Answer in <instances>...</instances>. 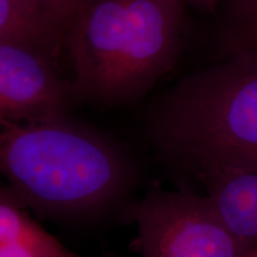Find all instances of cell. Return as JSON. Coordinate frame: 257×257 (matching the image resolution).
<instances>
[{"label": "cell", "instance_id": "cell-1", "mask_svg": "<svg viewBox=\"0 0 257 257\" xmlns=\"http://www.w3.org/2000/svg\"><path fill=\"white\" fill-rule=\"evenodd\" d=\"M184 11L178 0H92L66 38L74 98L107 106L142 98L178 60Z\"/></svg>", "mask_w": 257, "mask_h": 257}, {"label": "cell", "instance_id": "cell-2", "mask_svg": "<svg viewBox=\"0 0 257 257\" xmlns=\"http://www.w3.org/2000/svg\"><path fill=\"white\" fill-rule=\"evenodd\" d=\"M0 167L19 200L48 217L100 213L123 197L131 179L115 144L68 118L2 124Z\"/></svg>", "mask_w": 257, "mask_h": 257}, {"label": "cell", "instance_id": "cell-3", "mask_svg": "<svg viewBox=\"0 0 257 257\" xmlns=\"http://www.w3.org/2000/svg\"><path fill=\"white\" fill-rule=\"evenodd\" d=\"M152 136L197 176L257 169V56L231 55L185 76L161 99Z\"/></svg>", "mask_w": 257, "mask_h": 257}, {"label": "cell", "instance_id": "cell-4", "mask_svg": "<svg viewBox=\"0 0 257 257\" xmlns=\"http://www.w3.org/2000/svg\"><path fill=\"white\" fill-rule=\"evenodd\" d=\"M143 257H252L206 195L157 189L128 211Z\"/></svg>", "mask_w": 257, "mask_h": 257}, {"label": "cell", "instance_id": "cell-5", "mask_svg": "<svg viewBox=\"0 0 257 257\" xmlns=\"http://www.w3.org/2000/svg\"><path fill=\"white\" fill-rule=\"evenodd\" d=\"M73 100L72 85L60 79L53 60L27 48L0 44V123L66 119Z\"/></svg>", "mask_w": 257, "mask_h": 257}, {"label": "cell", "instance_id": "cell-6", "mask_svg": "<svg viewBox=\"0 0 257 257\" xmlns=\"http://www.w3.org/2000/svg\"><path fill=\"white\" fill-rule=\"evenodd\" d=\"M226 226L257 251V169H224L198 176Z\"/></svg>", "mask_w": 257, "mask_h": 257}, {"label": "cell", "instance_id": "cell-7", "mask_svg": "<svg viewBox=\"0 0 257 257\" xmlns=\"http://www.w3.org/2000/svg\"><path fill=\"white\" fill-rule=\"evenodd\" d=\"M67 34L40 0H0V44L27 48L55 61Z\"/></svg>", "mask_w": 257, "mask_h": 257}, {"label": "cell", "instance_id": "cell-8", "mask_svg": "<svg viewBox=\"0 0 257 257\" xmlns=\"http://www.w3.org/2000/svg\"><path fill=\"white\" fill-rule=\"evenodd\" d=\"M27 206L5 186L0 191V257H81L29 216Z\"/></svg>", "mask_w": 257, "mask_h": 257}, {"label": "cell", "instance_id": "cell-9", "mask_svg": "<svg viewBox=\"0 0 257 257\" xmlns=\"http://www.w3.org/2000/svg\"><path fill=\"white\" fill-rule=\"evenodd\" d=\"M218 10L226 56H257V0H224Z\"/></svg>", "mask_w": 257, "mask_h": 257}, {"label": "cell", "instance_id": "cell-10", "mask_svg": "<svg viewBox=\"0 0 257 257\" xmlns=\"http://www.w3.org/2000/svg\"><path fill=\"white\" fill-rule=\"evenodd\" d=\"M68 32L79 12L92 0H40Z\"/></svg>", "mask_w": 257, "mask_h": 257}, {"label": "cell", "instance_id": "cell-11", "mask_svg": "<svg viewBox=\"0 0 257 257\" xmlns=\"http://www.w3.org/2000/svg\"><path fill=\"white\" fill-rule=\"evenodd\" d=\"M182 5H189L195 9L204 10V11L213 12L218 10L224 0H178Z\"/></svg>", "mask_w": 257, "mask_h": 257}, {"label": "cell", "instance_id": "cell-12", "mask_svg": "<svg viewBox=\"0 0 257 257\" xmlns=\"http://www.w3.org/2000/svg\"><path fill=\"white\" fill-rule=\"evenodd\" d=\"M252 257H257V251L255 252V253H253V256Z\"/></svg>", "mask_w": 257, "mask_h": 257}]
</instances>
